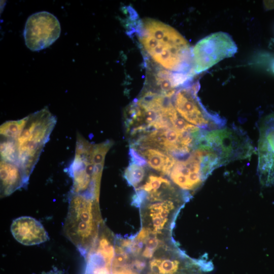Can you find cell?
Masks as SVG:
<instances>
[{"label": "cell", "instance_id": "cell-5", "mask_svg": "<svg viewBox=\"0 0 274 274\" xmlns=\"http://www.w3.org/2000/svg\"><path fill=\"white\" fill-rule=\"evenodd\" d=\"M222 165L216 153L197 148L187 158L177 160L168 176L183 191L190 194L189 191L197 189L215 169Z\"/></svg>", "mask_w": 274, "mask_h": 274}, {"label": "cell", "instance_id": "cell-7", "mask_svg": "<svg viewBox=\"0 0 274 274\" xmlns=\"http://www.w3.org/2000/svg\"><path fill=\"white\" fill-rule=\"evenodd\" d=\"M199 88L197 82L179 88L172 98L176 110L185 120L201 129L212 130L222 128L226 120L208 111L203 106L197 96Z\"/></svg>", "mask_w": 274, "mask_h": 274}, {"label": "cell", "instance_id": "cell-13", "mask_svg": "<svg viewBox=\"0 0 274 274\" xmlns=\"http://www.w3.org/2000/svg\"><path fill=\"white\" fill-rule=\"evenodd\" d=\"M130 148H133L142 155L150 168L163 175L169 176L177 161L171 155L155 148L143 146Z\"/></svg>", "mask_w": 274, "mask_h": 274}, {"label": "cell", "instance_id": "cell-11", "mask_svg": "<svg viewBox=\"0 0 274 274\" xmlns=\"http://www.w3.org/2000/svg\"><path fill=\"white\" fill-rule=\"evenodd\" d=\"M11 231L16 240L26 246L40 244L49 239L42 224L31 217L23 216L14 220Z\"/></svg>", "mask_w": 274, "mask_h": 274}, {"label": "cell", "instance_id": "cell-14", "mask_svg": "<svg viewBox=\"0 0 274 274\" xmlns=\"http://www.w3.org/2000/svg\"><path fill=\"white\" fill-rule=\"evenodd\" d=\"M28 116L17 120L6 121L0 127L1 138L16 140L25 126Z\"/></svg>", "mask_w": 274, "mask_h": 274}, {"label": "cell", "instance_id": "cell-9", "mask_svg": "<svg viewBox=\"0 0 274 274\" xmlns=\"http://www.w3.org/2000/svg\"><path fill=\"white\" fill-rule=\"evenodd\" d=\"M60 32V24L56 17L48 12L41 11L28 17L23 37L26 47L32 51H38L51 45Z\"/></svg>", "mask_w": 274, "mask_h": 274}, {"label": "cell", "instance_id": "cell-6", "mask_svg": "<svg viewBox=\"0 0 274 274\" xmlns=\"http://www.w3.org/2000/svg\"><path fill=\"white\" fill-rule=\"evenodd\" d=\"M93 145L77 133L74 158L68 169L72 179L71 192L88 195L97 200L102 164H94L92 161Z\"/></svg>", "mask_w": 274, "mask_h": 274}, {"label": "cell", "instance_id": "cell-23", "mask_svg": "<svg viewBox=\"0 0 274 274\" xmlns=\"http://www.w3.org/2000/svg\"><path fill=\"white\" fill-rule=\"evenodd\" d=\"M264 4L265 5V6L268 9H271L274 8V1H267V2H265L264 1Z\"/></svg>", "mask_w": 274, "mask_h": 274}, {"label": "cell", "instance_id": "cell-17", "mask_svg": "<svg viewBox=\"0 0 274 274\" xmlns=\"http://www.w3.org/2000/svg\"><path fill=\"white\" fill-rule=\"evenodd\" d=\"M112 145L113 142L110 140L93 145L92 157L94 164H104L106 155Z\"/></svg>", "mask_w": 274, "mask_h": 274}, {"label": "cell", "instance_id": "cell-12", "mask_svg": "<svg viewBox=\"0 0 274 274\" xmlns=\"http://www.w3.org/2000/svg\"><path fill=\"white\" fill-rule=\"evenodd\" d=\"M0 175L1 197L10 195L28 183L19 167L14 163L1 160Z\"/></svg>", "mask_w": 274, "mask_h": 274}, {"label": "cell", "instance_id": "cell-20", "mask_svg": "<svg viewBox=\"0 0 274 274\" xmlns=\"http://www.w3.org/2000/svg\"><path fill=\"white\" fill-rule=\"evenodd\" d=\"M144 244L146 245L145 247L155 252L157 248L160 246L161 241L156 237L155 235L153 236H151L150 235L146 239Z\"/></svg>", "mask_w": 274, "mask_h": 274}, {"label": "cell", "instance_id": "cell-16", "mask_svg": "<svg viewBox=\"0 0 274 274\" xmlns=\"http://www.w3.org/2000/svg\"><path fill=\"white\" fill-rule=\"evenodd\" d=\"M1 160L17 163V146L16 140L1 138Z\"/></svg>", "mask_w": 274, "mask_h": 274}, {"label": "cell", "instance_id": "cell-8", "mask_svg": "<svg viewBox=\"0 0 274 274\" xmlns=\"http://www.w3.org/2000/svg\"><path fill=\"white\" fill-rule=\"evenodd\" d=\"M237 50L231 36L224 32H215L201 39L192 50L194 74L204 72L221 60L233 56Z\"/></svg>", "mask_w": 274, "mask_h": 274}, {"label": "cell", "instance_id": "cell-19", "mask_svg": "<svg viewBox=\"0 0 274 274\" xmlns=\"http://www.w3.org/2000/svg\"><path fill=\"white\" fill-rule=\"evenodd\" d=\"M129 155L130 159V162L143 166H146L147 163L146 159L133 148H130Z\"/></svg>", "mask_w": 274, "mask_h": 274}, {"label": "cell", "instance_id": "cell-2", "mask_svg": "<svg viewBox=\"0 0 274 274\" xmlns=\"http://www.w3.org/2000/svg\"><path fill=\"white\" fill-rule=\"evenodd\" d=\"M98 202L86 194L71 192L69 195L63 232L84 258L97 239Z\"/></svg>", "mask_w": 274, "mask_h": 274}, {"label": "cell", "instance_id": "cell-10", "mask_svg": "<svg viewBox=\"0 0 274 274\" xmlns=\"http://www.w3.org/2000/svg\"><path fill=\"white\" fill-rule=\"evenodd\" d=\"M257 173L260 183L274 185V113L264 117L259 126Z\"/></svg>", "mask_w": 274, "mask_h": 274}, {"label": "cell", "instance_id": "cell-4", "mask_svg": "<svg viewBox=\"0 0 274 274\" xmlns=\"http://www.w3.org/2000/svg\"><path fill=\"white\" fill-rule=\"evenodd\" d=\"M197 148L214 152L219 156L223 165L232 161L247 158L254 152L247 134L235 126L202 130L195 142L194 149Z\"/></svg>", "mask_w": 274, "mask_h": 274}, {"label": "cell", "instance_id": "cell-18", "mask_svg": "<svg viewBox=\"0 0 274 274\" xmlns=\"http://www.w3.org/2000/svg\"><path fill=\"white\" fill-rule=\"evenodd\" d=\"M169 182L170 181L168 180L161 176L150 175L146 183L138 188L149 192L158 190L163 184Z\"/></svg>", "mask_w": 274, "mask_h": 274}, {"label": "cell", "instance_id": "cell-21", "mask_svg": "<svg viewBox=\"0 0 274 274\" xmlns=\"http://www.w3.org/2000/svg\"><path fill=\"white\" fill-rule=\"evenodd\" d=\"M154 252L151 250L145 247L144 251L142 253V256L146 258H151L152 257Z\"/></svg>", "mask_w": 274, "mask_h": 274}, {"label": "cell", "instance_id": "cell-22", "mask_svg": "<svg viewBox=\"0 0 274 274\" xmlns=\"http://www.w3.org/2000/svg\"><path fill=\"white\" fill-rule=\"evenodd\" d=\"M41 274H67L66 273L61 271L57 270L56 268H54L53 269L50 270L47 272H43Z\"/></svg>", "mask_w": 274, "mask_h": 274}, {"label": "cell", "instance_id": "cell-1", "mask_svg": "<svg viewBox=\"0 0 274 274\" xmlns=\"http://www.w3.org/2000/svg\"><path fill=\"white\" fill-rule=\"evenodd\" d=\"M139 26L141 44L154 62L170 72L194 75L192 50L178 31L151 18L143 19Z\"/></svg>", "mask_w": 274, "mask_h": 274}, {"label": "cell", "instance_id": "cell-15", "mask_svg": "<svg viewBox=\"0 0 274 274\" xmlns=\"http://www.w3.org/2000/svg\"><path fill=\"white\" fill-rule=\"evenodd\" d=\"M145 174L144 166L130 162L124 170V177L129 185L136 187L143 180Z\"/></svg>", "mask_w": 274, "mask_h": 274}, {"label": "cell", "instance_id": "cell-3", "mask_svg": "<svg viewBox=\"0 0 274 274\" xmlns=\"http://www.w3.org/2000/svg\"><path fill=\"white\" fill-rule=\"evenodd\" d=\"M27 116L25 126L16 140V164L28 182L43 149L55 125L56 118L47 107Z\"/></svg>", "mask_w": 274, "mask_h": 274}]
</instances>
